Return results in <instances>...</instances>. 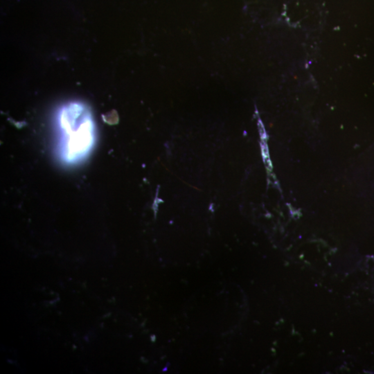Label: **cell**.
I'll use <instances>...</instances> for the list:
<instances>
[{
    "mask_svg": "<svg viewBox=\"0 0 374 374\" xmlns=\"http://www.w3.org/2000/svg\"><path fill=\"white\" fill-rule=\"evenodd\" d=\"M258 131H259V134L260 137H261V139L263 140H266L267 139V134L266 132H265V127H264V125L263 123H262L261 120L259 119L258 121Z\"/></svg>",
    "mask_w": 374,
    "mask_h": 374,
    "instance_id": "cell-2",
    "label": "cell"
},
{
    "mask_svg": "<svg viewBox=\"0 0 374 374\" xmlns=\"http://www.w3.org/2000/svg\"><path fill=\"white\" fill-rule=\"evenodd\" d=\"M268 179H269V182H271V184H274V185H275V186L276 185V184H278L277 180H276V177L274 176V175H273V174L269 175V177H268Z\"/></svg>",
    "mask_w": 374,
    "mask_h": 374,
    "instance_id": "cell-5",
    "label": "cell"
},
{
    "mask_svg": "<svg viewBox=\"0 0 374 374\" xmlns=\"http://www.w3.org/2000/svg\"><path fill=\"white\" fill-rule=\"evenodd\" d=\"M60 153L64 161L74 163L84 158L95 139V127L90 109L81 103H70L60 112Z\"/></svg>",
    "mask_w": 374,
    "mask_h": 374,
    "instance_id": "cell-1",
    "label": "cell"
},
{
    "mask_svg": "<svg viewBox=\"0 0 374 374\" xmlns=\"http://www.w3.org/2000/svg\"><path fill=\"white\" fill-rule=\"evenodd\" d=\"M263 161H264V163H265V166H266V168L269 170V171H271V170L272 169V164L270 159H269V156H267V157H264Z\"/></svg>",
    "mask_w": 374,
    "mask_h": 374,
    "instance_id": "cell-4",
    "label": "cell"
},
{
    "mask_svg": "<svg viewBox=\"0 0 374 374\" xmlns=\"http://www.w3.org/2000/svg\"><path fill=\"white\" fill-rule=\"evenodd\" d=\"M260 146H261L262 154H263V157L269 156L268 147H267L266 140H263V139L261 140V142H260Z\"/></svg>",
    "mask_w": 374,
    "mask_h": 374,
    "instance_id": "cell-3",
    "label": "cell"
}]
</instances>
